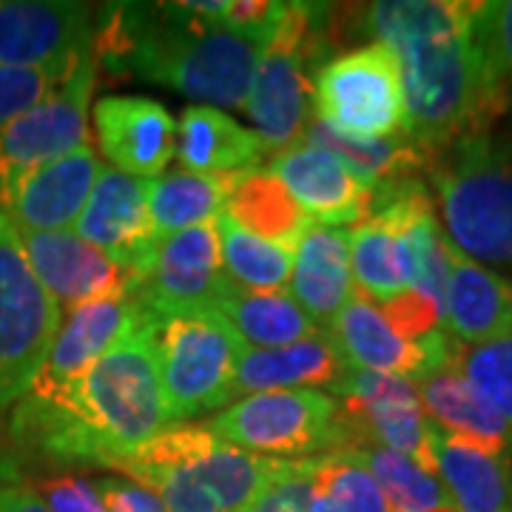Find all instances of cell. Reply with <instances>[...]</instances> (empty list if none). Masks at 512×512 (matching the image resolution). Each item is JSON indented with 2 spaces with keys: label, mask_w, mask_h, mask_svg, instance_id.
<instances>
[{
  "label": "cell",
  "mask_w": 512,
  "mask_h": 512,
  "mask_svg": "<svg viewBox=\"0 0 512 512\" xmlns=\"http://www.w3.org/2000/svg\"><path fill=\"white\" fill-rule=\"evenodd\" d=\"M362 37L387 46L402 72L404 134L441 151L487 134L512 97L495 66L484 3L379 0L362 6Z\"/></svg>",
  "instance_id": "cell-1"
},
{
  "label": "cell",
  "mask_w": 512,
  "mask_h": 512,
  "mask_svg": "<svg viewBox=\"0 0 512 512\" xmlns=\"http://www.w3.org/2000/svg\"><path fill=\"white\" fill-rule=\"evenodd\" d=\"M168 424L146 313L69 390L49 399H20L9 430L20 447L40 456L120 470Z\"/></svg>",
  "instance_id": "cell-2"
},
{
  "label": "cell",
  "mask_w": 512,
  "mask_h": 512,
  "mask_svg": "<svg viewBox=\"0 0 512 512\" xmlns=\"http://www.w3.org/2000/svg\"><path fill=\"white\" fill-rule=\"evenodd\" d=\"M94 60L114 77L154 83L214 106H245L259 46L191 3H106L94 15Z\"/></svg>",
  "instance_id": "cell-3"
},
{
  "label": "cell",
  "mask_w": 512,
  "mask_h": 512,
  "mask_svg": "<svg viewBox=\"0 0 512 512\" xmlns=\"http://www.w3.org/2000/svg\"><path fill=\"white\" fill-rule=\"evenodd\" d=\"M285 458H265L222 441L208 424H168L120 470L148 487L168 512H245Z\"/></svg>",
  "instance_id": "cell-4"
},
{
  "label": "cell",
  "mask_w": 512,
  "mask_h": 512,
  "mask_svg": "<svg viewBox=\"0 0 512 512\" xmlns=\"http://www.w3.org/2000/svg\"><path fill=\"white\" fill-rule=\"evenodd\" d=\"M450 245L512 274V140L493 131L441 148L430 168Z\"/></svg>",
  "instance_id": "cell-5"
},
{
  "label": "cell",
  "mask_w": 512,
  "mask_h": 512,
  "mask_svg": "<svg viewBox=\"0 0 512 512\" xmlns=\"http://www.w3.org/2000/svg\"><path fill=\"white\" fill-rule=\"evenodd\" d=\"M148 336L171 424H185L237 399V365L245 345L220 313H148Z\"/></svg>",
  "instance_id": "cell-6"
},
{
  "label": "cell",
  "mask_w": 512,
  "mask_h": 512,
  "mask_svg": "<svg viewBox=\"0 0 512 512\" xmlns=\"http://www.w3.org/2000/svg\"><path fill=\"white\" fill-rule=\"evenodd\" d=\"M316 120L353 143L393 137L407 126L402 72L393 52L367 43L330 57L313 77Z\"/></svg>",
  "instance_id": "cell-7"
},
{
  "label": "cell",
  "mask_w": 512,
  "mask_h": 512,
  "mask_svg": "<svg viewBox=\"0 0 512 512\" xmlns=\"http://www.w3.org/2000/svg\"><path fill=\"white\" fill-rule=\"evenodd\" d=\"M60 325L63 311L32 271L18 228L0 214V416L29 393Z\"/></svg>",
  "instance_id": "cell-8"
},
{
  "label": "cell",
  "mask_w": 512,
  "mask_h": 512,
  "mask_svg": "<svg viewBox=\"0 0 512 512\" xmlns=\"http://www.w3.org/2000/svg\"><path fill=\"white\" fill-rule=\"evenodd\" d=\"M208 427L222 441L256 456L299 458L345 450L339 402L325 390H276L245 396L217 413Z\"/></svg>",
  "instance_id": "cell-9"
},
{
  "label": "cell",
  "mask_w": 512,
  "mask_h": 512,
  "mask_svg": "<svg viewBox=\"0 0 512 512\" xmlns=\"http://www.w3.org/2000/svg\"><path fill=\"white\" fill-rule=\"evenodd\" d=\"M328 396L339 402L345 450L384 444V450L413 458L421 470L436 476V458H433L436 424L427 421L416 382L350 367L348 376Z\"/></svg>",
  "instance_id": "cell-10"
},
{
  "label": "cell",
  "mask_w": 512,
  "mask_h": 512,
  "mask_svg": "<svg viewBox=\"0 0 512 512\" xmlns=\"http://www.w3.org/2000/svg\"><path fill=\"white\" fill-rule=\"evenodd\" d=\"M94 80L97 60L89 55L52 97L0 128V200L29 171L92 143L86 114Z\"/></svg>",
  "instance_id": "cell-11"
},
{
  "label": "cell",
  "mask_w": 512,
  "mask_h": 512,
  "mask_svg": "<svg viewBox=\"0 0 512 512\" xmlns=\"http://www.w3.org/2000/svg\"><path fill=\"white\" fill-rule=\"evenodd\" d=\"M217 222H205L157 242L137 288V302L143 311L151 316H171L220 308L231 279L222 268Z\"/></svg>",
  "instance_id": "cell-12"
},
{
  "label": "cell",
  "mask_w": 512,
  "mask_h": 512,
  "mask_svg": "<svg viewBox=\"0 0 512 512\" xmlns=\"http://www.w3.org/2000/svg\"><path fill=\"white\" fill-rule=\"evenodd\" d=\"M18 237L40 285L63 313L97 299H137L140 274L74 231H18Z\"/></svg>",
  "instance_id": "cell-13"
},
{
  "label": "cell",
  "mask_w": 512,
  "mask_h": 512,
  "mask_svg": "<svg viewBox=\"0 0 512 512\" xmlns=\"http://www.w3.org/2000/svg\"><path fill=\"white\" fill-rule=\"evenodd\" d=\"M328 333L350 367L384 376H402L410 382H421L424 376L450 367L456 350V339L444 330H436L416 342L404 339L402 333L387 325L382 311L362 293H353L342 313L330 322Z\"/></svg>",
  "instance_id": "cell-14"
},
{
  "label": "cell",
  "mask_w": 512,
  "mask_h": 512,
  "mask_svg": "<svg viewBox=\"0 0 512 512\" xmlns=\"http://www.w3.org/2000/svg\"><path fill=\"white\" fill-rule=\"evenodd\" d=\"M94 12L66 0H0V66L37 69L94 55Z\"/></svg>",
  "instance_id": "cell-15"
},
{
  "label": "cell",
  "mask_w": 512,
  "mask_h": 512,
  "mask_svg": "<svg viewBox=\"0 0 512 512\" xmlns=\"http://www.w3.org/2000/svg\"><path fill=\"white\" fill-rule=\"evenodd\" d=\"M74 234L143 276L157 248L148 211V180L123 174L114 165H100Z\"/></svg>",
  "instance_id": "cell-16"
},
{
  "label": "cell",
  "mask_w": 512,
  "mask_h": 512,
  "mask_svg": "<svg viewBox=\"0 0 512 512\" xmlns=\"http://www.w3.org/2000/svg\"><path fill=\"white\" fill-rule=\"evenodd\" d=\"M143 319L146 311L134 296L97 299L69 311V319L57 330L55 345L23 399H49L69 390L97 359H103Z\"/></svg>",
  "instance_id": "cell-17"
},
{
  "label": "cell",
  "mask_w": 512,
  "mask_h": 512,
  "mask_svg": "<svg viewBox=\"0 0 512 512\" xmlns=\"http://www.w3.org/2000/svg\"><path fill=\"white\" fill-rule=\"evenodd\" d=\"M100 174L92 143L20 177L0 200V214L18 231H69L77 225Z\"/></svg>",
  "instance_id": "cell-18"
},
{
  "label": "cell",
  "mask_w": 512,
  "mask_h": 512,
  "mask_svg": "<svg viewBox=\"0 0 512 512\" xmlns=\"http://www.w3.org/2000/svg\"><path fill=\"white\" fill-rule=\"evenodd\" d=\"M94 131L111 165L137 180H157L177 154V120L151 97H100Z\"/></svg>",
  "instance_id": "cell-19"
},
{
  "label": "cell",
  "mask_w": 512,
  "mask_h": 512,
  "mask_svg": "<svg viewBox=\"0 0 512 512\" xmlns=\"http://www.w3.org/2000/svg\"><path fill=\"white\" fill-rule=\"evenodd\" d=\"M268 168L285 183L313 225H362L370 217V188L328 151L296 143L279 151Z\"/></svg>",
  "instance_id": "cell-20"
},
{
  "label": "cell",
  "mask_w": 512,
  "mask_h": 512,
  "mask_svg": "<svg viewBox=\"0 0 512 512\" xmlns=\"http://www.w3.org/2000/svg\"><path fill=\"white\" fill-rule=\"evenodd\" d=\"M436 476L461 512H512V439L481 444L433 430Z\"/></svg>",
  "instance_id": "cell-21"
},
{
  "label": "cell",
  "mask_w": 512,
  "mask_h": 512,
  "mask_svg": "<svg viewBox=\"0 0 512 512\" xmlns=\"http://www.w3.org/2000/svg\"><path fill=\"white\" fill-rule=\"evenodd\" d=\"M348 359L333 342L328 328L288 348L251 350L239 356L237 396L276 393V390H325L330 393L348 376Z\"/></svg>",
  "instance_id": "cell-22"
},
{
  "label": "cell",
  "mask_w": 512,
  "mask_h": 512,
  "mask_svg": "<svg viewBox=\"0 0 512 512\" xmlns=\"http://www.w3.org/2000/svg\"><path fill=\"white\" fill-rule=\"evenodd\" d=\"M447 325L458 345H481L512 333V282L450 245Z\"/></svg>",
  "instance_id": "cell-23"
},
{
  "label": "cell",
  "mask_w": 512,
  "mask_h": 512,
  "mask_svg": "<svg viewBox=\"0 0 512 512\" xmlns=\"http://www.w3.org/2000/svg\"><path fill=\"white\" fill-rule=\"evenodd\" d=\"M291 296L316 325H330L353 299L348 231L311 225L296 248Z\"/></svg>",
  "instance_id": "cell-24"
},
{
  "label": "cell",
  "mask_w": 512,
  "mask_h": 512,
  "mask_svg": "<svg viewBox=\"0 0 512 512\" xmlns=\"http://www.w3.org/2000/svg\"><path fill=\"white\" fill-rule=\"evenodd\" d=\"M268 146L228 114L211 106H188L177 123V157L191 174L222 177L259 168Z\"/></svg>",
  "instance_id": "cell-25"
},
{
  "label": "cell",
  "mask_w": 512,
  "mask_h": 512,
  "mask_svg": "<svg viewBox=\"0 0 512 512\" xmlns=\"http://www.w3.org/2000/svg\"><path fill=\"white\" fill-rule=\"evenodd\" d=\"M299 143L339 157L350 168V174L370 191L402 183V180H421V174H430L436 154H439L433 148L416 143L404 131L393 134V137H382V140H370V143H353V140L333 134L316 117L308 120Z\"/></svg>",
  "instance_id": "cell-26"
},
{
  "label": "cell",
  "mask_w": 512,
  "mask_h": 512,
  "mask_svg": "<svg viewBox=\"0 0 512 512\" xmlns=\"http://www.w3.org/2000/svg\"><path fill=\"white\" fill-rule=\"evenodd\" d=\"M225 217L259 239L296 251L308 234L313 220L293 200L291 191L271 168H251L234 180V188L225 202Z\"/></svg>",
  "instance_id": "cell-27"
},
{
  "label": "cell",
  "mask_w": 512,
  "mask_h": 512,
  "mask_svg": "<svg viewBox=\"0 0 512 512\" xmlns=\"http://www.w3.org/2000/svg\"><path fill=\"white\" fill-rule=\"evenodd\" d=\"M217 313L237 330L242 345L251 350L288 348L322 330L296 305L291 293L242 291L234 282L222 293Z\"/></svg>",
  "instance_id": "cell-28"
},
{
  "label": "cell",
  "mask_w": 512,
  "mask_h": 512,
  "mask_svg": "<svg viewBox=\"0 0 512 512\" xmlns=\"http://www.w3.org/2000/svg\"><path fill=\"white\" fill-rule=\"evenodd\" d=\"M350 268L367 299L387 302L413 288V256L407 228L387 217H370L348 231Z\"/></svg>",
  "instance_id": "cell-29"
},
{
  "label": "cell",
  "mask_w": 512,
  "mask_h": 512,
  "mask_svg": "<svg viewBox=\"0 0 512 512\" xmlns=\"http://www.w3.org/2000/svg\"><path fill=\"white\" fill-rule=\"evenodd\" d=\"M237 174L202 177L191 171H177L168 177L148 180V211L157 242L180 231L217 222L225 214V202L234 188Z\"/></svg>",
  "instance_id": "cell-30"
},
{
  "label": "cell",
  "mask_w": 512,
  "mask_h": 512,
  "mask_svg": "<svg viewBox=\"0 0 512 512\" xmlns=\"http://www.w3.org/2000/svg\"><path fill=\"white\" fill-rule=\"evenodd\" d=\"M416 387L424 413L436 421L439 430L481 444H507L512 439V424L481 402L453 367L424 376Z\"/></svg>",
  "instance_id": "cell-31"
},
{
  "label": "cell",
  "mask_w": 512,
  "mask_h": 512,
  "mask_svg": "<svg viewBox=\"0 0 512 512\" xmlns=\"http://www.w3.org/2000/svg\"><path fill=\"white\" fill-rule=\"evenodd\" d=\"M308 512H390V507L356 450H342L311 461Z\"/></svg>",
  "instance_id": "cell-32"
},
{
  "label": "cell",
  "mask_w": 512,
  "mask_h": 512,
  "mask_svg": "<svg viewBox=\"0 0 512 512\" xmlns=\"http://www.w3.org/2000/svg\"><path fill=\"white\" fill-rule=\"evenodd\" d=\"M217 225L222 239V268L234 285L242 291L279 293L291 282L296 251L248 234L225 214Z\"/></svg>",
  "instance_id": "cell-33"
},
{
  "label": "cell",
  "mask_w": 512,
  "mask_h": 512,
  "mask_svg": "<svg viewBox=\"0 0 512 512\" xmlns=\"http://www.w3.org/2000/svg\"><path fill=\"white\" fill-rule=\"evenodd\" d=\"M356 456L382 487L390 512H436L456 504L439 478L421 470L413 458L384 447H359Z\"/></svg>",
  "instance_id": "cell-34"
},
{
  "label": "cell",
  "mask_w": 512,
  "mask_h": 512,
  "mask_svg": "<svg viewBox=\"0 0 512 512\" xmlns=\"http://www.w3.org/2000/svg\"><path fill=\"white\" fill-rule=\"evenodd\" d=\"M450 367L481 402L512 424V333L481 345H458Z\"/></svg>",
  "instance_id": "cell-35"
},
{
  "label": "cell",
  "mask_w": 512,
  "mask_h": 512,
  "mask_svg": "<svg viewBox=\"0 0 512 512\" xmlns=\"http://www.w3.org/2000/svg\"><path fill=\"white\" fill-rule=\"evenodd\" d=\"M413 256V291L424 293L441 316H447V282H450V242L441 237L436 211L407 228Z\"/></svg>",
  "instance_id": "cell-36"
},
{
  "label": "cell",
  "mask_w": 512,
  "mask_h": 512,
  "mask_svg": "<svg viewBox=\"0 0 512 512\" xmlns=\"http://www.w3.org/2000/svg\"><path fill=\"white\" fill-rule=\"evenodd\" d=\"M80 63H55V66H37V69L0 66V128L40 106L46 97H52Z\"/></svg>",
  "instance_id": "cell-37"
},
{
  "label": "cell",
  "mask_w": 512,
  "mask_h": 512,
  "mask_svg": "<svg viewBox=\"0 0 512 512\" xmlns=\"http://www.w3.org/2000/svg\"><path fill=\"white\" fill-rule=\"evenodd\" d=\"M311 461H285L274 484L256 498L245 512H308L311 507Z\"/></svg>",
  "instance_id": "cell-38"
},
{
  "label": "cell",
  "mask_w": 512,
  "mask_h": 512,
  "mask_svg": "<svg viewBox=\"0 0 512 512\" xmlns=\"http://www.w3.org/2000/svg\"><path fill=\"white\" fill-rule=\"evenodd\" d=\"M379 311H382L390 328L402 333L404 339H413V342L441 330V319H444L439 308L424 293L413 291V288L382 302Z\"/></svg>",
  "instance_id": "cell-39"
},
{
  "label": "cell",
  "mask_w": 512,
  "mask_h": 512,
  "mask_svg": "<svg viewBox=\"0 0 512 512\" xmlns=\"http://www.w3.org/2000/svg\"><path fill=\"white\" fill-rule=\"evenodd\" d=\"M35 495L49 512H109L94 481L80 476H49L35 481Z\"/></svg>",
  "instance_id": "cell-40"
},
{
  "label": "cell",
  "mask_w": 512,
  "mask_h": 512,
  "mask_svg": "<svg viewBox=\"0 0 512 512\" xmlns=\"http://www.w3.org/2000/svg\"><path fill=\"white\" fill-rule=\"evenodd\" d=\"M94 487L109 512H168L163 501L137 481L100 478V481H94Z\"/></svg>",
  "instance_id": "cell-41"
},
{
  "label": "cell",
  "mask_w": 512,
  "mask_h": 512,
  "mask_svg": "<svg viewBox=\"0 0 512 512\" xmlns=\"http://www.w3.org/2000/svg\"><path fill=\"white\" fill-rule=\"evenodd\" d=\"M484 18H487V37H490L495 66L512 97V0L484 3Z\"/></svg>",
  "instance_id": "cell-42"
},
{
  "label": "cell",
  "mask_w": 512,
  "mask_h": 512,
  "mask_svg": "<svg viewBox=\"0 0 512 512\" xmlns=\"http://www.w3.org/2000/svg\"><path fill=\"white\" fill-rule=\"evenodd\" d=\"M0 512H49L46 504L35 493L15 487V484H0Z\"/></svg>",
  "instance_id": "cell-43"
},
{
  "label": "cell",
  "mask_w": 512,
  "mask_h": 512,
  "mask_svg": "<svg viewBox=\"0 0 512 512\" xmlns=\"http://www.w3.org/2000/svg\"><path fill=\"white\" fill-rule=\"evenodd\" d=\"M436 512H461V510H458L456 504H453V507H444V510H436Z\"/></svg>",
  "instance_id": "cell-44"
}]
</instances>
